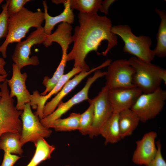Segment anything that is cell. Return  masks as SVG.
<instances>
[{
	"instance_id": "28",
	"label": "cell",
	"mask_w": 166,
	"mask_h": 166,
	"mask_svg": "<svg viewBox=\"0 0 166 166\" xmlns=\"http://www.w3.org/2000/svg\"><path fill=\"white\" fill-rule=\"evenodd\" d=\"M30 0H8L7 14L9 17L20 12Z\"/></svg>"
},
{
	"instance_id": "5",
	"label": "cell",
	"mask_w": 166,
	"mask_h": 166,
	"mask_svg": "<svg viewBox=\"0 0 166 166\" xmlns=\"http://www.w3.org/2000/svg\"><path fill=\"white\" fill-rule=\"evenodd\" d=\"M0 89L2 93L0 100V136L8 132L21 134L22 124L20 117L22 111L17 109L14 100L10 96L7 79L2 82Z\"/></svg>"
},
{
	"instance_id": "3",
	"label": "cell",
	"mask_w": 166,
	"mask_h": 166,
	"mask_svg": "<svg viewBox=\"0 0 166 166\" xmlns=\"http://www.w3.org/2000/svg\"><path fill=\"white\" fill-rule=\"evenodd\" d=\"M128 60L135 70L133 84L142 93H150L155 91L160 87L162 82L166 84L165 69L135 57H131Z\"/></svg>"
},
{
	"instance_id": "12",
	"label": "cell",
	"mask_w": 166,
	"mask_h": 166,
	"mask_svg": "<svg viewBox=\"0 0 166 166\" xmlns=\"http://www.w3.org/2000/svg\"><path fill=\"white\" fill-rule=\"evenodd\" d=\"M12 75L11 78L7 79L8 85L10 88V95L17 99L16 107L17 109L23 111L25 105L30 102L31 94L27 88L26 82L27 74L22 73L20 69L15 64H12Z\"/></svg>"
},
{
	"instance_id": "37",
	"label": "cell",
	"mask_w": 166,
	"mask_h": 166,
	"mask_svg": "<svg viewBox=\"0 0 166 166\" xmlns=\"http://www.w3.org/2000/svg\"><path fill=\"white\" fill-rule=\"evenodd\" d=\"M62 53H67V52H62Z\"/></svg>"
},
{
	"instance_id": "10",
	"label": "cell",
	"mask_w": 166,
	"mask_h": 166,
	"mask_svg": "<svg viewBox=\"0 0 166 166\" xmlns=\"http://www.w3.org/2000/svg\"><path fill=\"white\" fill-rule=\"evenodd\" d=\"M106 74V71L102 72L100 69L95 71L93 76L87 79L85 86L80 91L66 102H63L61 101L52 113L40 119L42 124L45 127L49 128L50 125L54 121L60 118L74 105L89 99L88 92L90 86L97 79L105 76Z\"/></svg>"
},
{
	"instance_id": "29",
	"label": "cell",
	"mask_w": 166,
	"mask_h": 166,
	"mask_svg": "<svg viewBox=\"0 0 166 166\" xmlns=\"http://www.w3.org/2000/svg\"><path fill=\"white\" fill-rule=\"evenodd\" d=\"M157 152L155 158L145 166H166V162L161 153V144L159 140L156 142Z\"/></svg>"
},
{
	"instance_id": "1",
	"label": "cell",
	"mask_w": 166,
	"mask_h": 166,
	"mask_svg": "<svg viewBox=\"0 0 166 166\" xmlns=\"http://www.w3.org/2000/svg\"><path fill=\"white\" fill-rule=\"evenodd\" d=\"M79 25L75 27L72 36L73 45L67 54V61L73 60V67L89 71V68L85 59L90 52L95 51L98 55L99 47L102 41L106 40L107 47L102 54L105 56L118 43L117 35L111 31L112 24L106 16L97 13L90 14L79 12L78 15Z\"/></svg>"
},
{
	"instance_id": "13",
	"label": "cell",
	"mask_w": 166,
	"mask_h": 166,
	"mask_svg": "<svg viewBox=\"0 0 166 166\" xmlns=\"http://www.w3.org/2000/svg\"><path fill=\"white\" fill-rule=\"evenodd\" d=\"M111 62V60L108 59L100 65L92 69L89 71L82 70L73 78L68 81L56 95L50 101L46 102L43 109V118L52 113L56 109L62 99L85 77L98 69L108 66Z\"/></svg>"
},
{
	"instance_id": "33",
	"label": "cell",
	"mask_w": 166,
	"mask_h": 166,
	"mask_svg": "<svg viewBox=\"0 0 166 166\" xmlns=\"http://www.w3.org/2000/svg\"><path fill=\"white\" fill-rule=\"evenodd\" d=\"M8 74L5 75H0V83L3 82L6 80Z\"/></svg>"
},
{
	"instance_id": "31",
	"label": "cell",
	"mask_w": 166,
	"mask_h": 166,
	"mask_svg": "<svg viewBox=\"0 0 166 166\" xmlns=\"http://www.w3.org/2000/svg\"><path fill=\"white\" fill-rule=\"evenodd\" d=\"M115 1V0H114L102 1L99 10L102 13H103L105 14H108V10L109 7Z\"/></svg>"
},
{
	"instance_id": "34",
	"label": "cell",
	"mask_w": 166,
	"mask_h": 166,
	"mask_svg": "<svg viewBox=\"0 0 166 166\" xmlns=\"http://www.w3.org/2000/svg\"><path fill=\"white\" fill-rule=\"evenodd\" d=\"M1 83H0V88L1 86ZM1 97H2V93L0 91V100L1 98Z\"/></svg>"
},
{
	"instance_id": "14",
	"label": "cell",
	"mask_w": 166,
	"mask_h": 166,
	"mask_svg": "<svg viewBox=\"0 0 166 166\" xmlns=\"http://www.w3.org/2000/svg\"><path fill=\"white\" fill-rule=\"evenodd\" d=\"M157 136L156 132L150 131L136 142V147L132 158L134 163L145 166L153 160L157 152L155 142Z\"/></svg>"
},
{
	"instance_id": "8",
	"label": "cell",
	"mask_w": 166,
	"mask_h": 166,
	"mask_svg": "<svg viewBox=\"0 0 166 166\" xmlns=\"http://www.w3.org/2000/svg\"><path fill=\"white\" fill-rule=\"evenodd\" d=\"M22 130L20 141L22 146L29 142L34 144L41 138L50 136L52 131L43 126L38 117L33 113L30 103L25 105L21 116Z\"/></svg>"
},
{
	"instance_id": "25",
	"label": "cell",
	"mask_w": 166,
	"mask_h": 166,
	"mask_svg": "<svg viewBox=\"0 0 166 166\" xmlns=\"http://www.w3.org/2000/svg\"><path fill=\"white\" fill-rule=\"evenodd\" d=\"M71 8L80 12L92 14L97 13L101 6V0H68Z\"/></svg>"
},
{
	"instance_id": "11",
	"label": "cell",
	"mask_w": 166,
	"mask_h": 166,
	"mask_svg": "<svg viewBox=\"0 0 166 166\" xmlns=\"http://www.w3.org/2000/svg\"><path fill=\"white\" fill-rule=\"evenodd\" d=\"M108 90L105 86L96 97L88 100L89 104H92L94 107L93 121L89 134L90 138L100 135L103 126L113 113L108 97Z\"/></svg>"
},
{
	"instance_id": "17",
	"label": "cell",
	"mask_w": 166,
	"mask_h": 166,
	"mask_svg": "<svg viewBox=\"0 0 166 166\" xmlns=\"http://www.w3.org/2000/svg\"><path fill=\"white\" fill-rule=\"evenodd\" d=\"M52 2L56 4L63 3L65 8L63 12L60 14L53 17L48 13V7L46 1H43L45 21V25L43 27L47 35L52 34L54 27L58 23L60 22H65L71 25L73 22L74 19V14L70 7L68 0H52Z\"/></svg>"
},
{
	"instance_id": "26",
	"label": "cell",
	"mask_w": 166,
	"mask_h": 166,
	"mask_svg": "<svg viewBox=\"0 0 166 166\" xmlns=\"http://www.w3.org/2000/svg\"><path fill=\"white\" fill-rule=\"evenodd\" d=\"M88 108L81 114L79 127L78 130L83 135L89 134L94 119V107L89 104Z\"/></svg>"
},
{
	"instance_id": "27",
	"label": "cell",
	"mask_w": 166,
	"mask_h": 166,
	"mask_svg": "<svg viewBox=\"0 0 166 166\" xmlns=\"http://www.w3.org/2000/svg\"><path fill=\"white\" fill-rule=\"evenodd\" d=\"M8 0L2 6V11L0 14V39L6 37L8 32V21L9 17L7 14Z\"/></svg>"
},
{
	"instance_id": "16",
	"label": "cell",
	"mask_w": 166,
	"mask_h": 166,
	"mask_svg": "<svg viewBox=\"0 0 166 166\" xmlns=\"http://www.w3.org/2000/svg\"><path fill=\"white\" fill-rule=\"evenodd\" d=\"M82 70L80 69L73 67L67 73L63 74L53 89L45 95H41L38 90L33 92L31 94L30 103L33 109H36L34 113L39 119L43 118V109L47 101L53 95L59 92L71 78Z\"/></svg>"
},
{
	"instance_id": "2",
	"label": "cell",
	"mask_w": 166,
	"mask_h": 166,
	"mask_svg": "<svg viewBox=\"0 0 166 166\" xmlns=\"http://www.w3.org/2000/svg\"><path fill=\"white\" fill-rule=\"evenodd\" d=\"M44 21V12L40 9L34 12L24 7L18 13L9 17L8 34L0 46V52L3 57H7V49L9 44L21 41L30 29L42 26Z\"/></svg>"
},
{
	"instance_id": "24",
	"label": "cell",
	"mask_w": 166,
	"mask_h": 166,
	"mask_svg": "<svg viewBox=\"0 0 166 166\" xmlns=\"http://www.w3.org/2000/svg\"><path fill=\"white\" fill-rule=\"evenodd\" d=\"M81 114L71 113L68 117L61 118L54 121L50 128H53L56 131H70L78 130Z\"/></svg>"
},
{
	"instance_id": "18",
	"label": "cell",
	"mask_w": 166,
	"mask_h": 166,
	"mask_svg": "<svg viewBox=\"0 0 166 166\" xmlns=\"http://www.w3.org/2000/svg\"><path fill=\"white\" fill-rule=\"evenodd\" d=\"M72 29L71 25L62 22L53 33L47 36L45 40L42 44L45 47H48L53 42H56L60 45L62 50H67L69 45L73 42L71 35Z\"/></svg>"
},
{
	"instance_id": "7",
	"label": "cell",
	"mask_w": 166,
	"mask_h": 166,
	"mask_svg": "<svg viewBox=\"0 0 166 166\" xmlns=\"http://www.w3.org/2000/svg\"><path fill=\"white\" fill-rule=\"evenodd\" d=\"M47 36L42 26L31 33L26 40L17 43L12 56L14 63L21 69L27 65H38L40 62L38 57L30 56L31 49L35 45L42 43Z\"/></svg>"
},
{
	"instance_id": "30",
	"label": "cell",
	"mask_w": 166,
	"mask_h": 166,
	"mask_svg": "<svg viewBox=\"0 0 166 166\" xmlns=\"http://www.w3.org/2000/svg\"><path fill=\"white\" fill-rule=\"evenodd\" d=\"M20 157L17 155L4 152L3 160L0 166H14Z\"/></svg>"
},
{
	"instance_id": "4",
	"label": "cell",
	"mask_w": 166,
	"mask_h": 166,
	"mask_svg": "<svg viewBox=\"0 0 166 166\" xmlns=\"http://www.w3.org/2000/svg\"><path fill=\"white\" fill-rule=\"evenodd\" d=\"M112 32L119 36L124 42L123 51L147 62H151L155 57L153 50L150 49L152 42L147 36H137L127 25L114 26Z\"/></svg>"
},
{
	"instance_id": "21",
	"label": "cell",
	"mask_w": 166,
	"mask_h": 166,
	"mask_svg": "<svg viewBox=\"0 0 166 166\" xmlns=\"http://www.w3.org/2000/svg\"><path fill=\"white\" fill-rule=\"evenodd\" d=\"M21 134L10 132L0 136V149L4 152L21 155L23 153L21 141Z\"/></svg>"
},
{
	"instance_id": "20",
	"label": "cell",
	"mask_w": 166,
	"mask_h": 166,
	"mask_svg": "<svg viewBox=\"0 0 166 166\" xmlns=\"http://www.w3.org/2000/svg\"><path fill=\"white\" fill-rule=\"evenodd\" d=\"M119 113L113 112L101 130L100 135L105 139V144L117 143L121 139L118 123Z\"/></svg>"
},
{
	"instance_id": "23",
	"label": "cell",
	"mask_w": 166,
	"mask_h": 166,
	"mask_svg": "<svg viewBox=\"0 0 166 166\" xmlns=\"http://www.w3.org/2000/svg\"><path fill=\"white\" fill-rule=\"evenodd\" d=\"M34 145L36 147L34 154L26 166H37L42 161L50 159L55 149L53 145L49 144L44 138L39 139Z\"/></svg>"
},
{
	"instance_id": "22",
	"label": "cell",
	"mask_w": 166,
	"mask_h": 166,
	"mask_svg": "<svg viewBox=\"0 0 166 166\" xmlns=\"http://www.w3.org/2000/svg\"><path fill=\"white\" fill-rule=\"evenodd\" d=\"M155 11L161 18L157 35V44L153 50L155 56L165 57L166 56V13L164 10L155 9Z\"/></svg>"
},
{
	"instance_id": "32",
	"label": "cell",
	"mask_w": 166,
	"mask_h": 166,
	"mask_svg": "<svg viewBox=\"0 0 166 166\" xmlns=\"http://www.w3.org/2000/svg\"><path fill=\"white\" fill-rule=\"evenodd\" d=\"M6 62L3 57H0V75H5L8 74L5 69Z\"/></svg>"
},
{
	"instance_id": "35",
	"label": "cell",
	"mask_w": 166,
	"mask_h": 166,
	"mask_svg": "<svg viewBox=\"0 0 166 166\" xmlns=\"http://www.w3.org/2000/svg\"><path fill=\"white\" fill-rule=\"evenodd\" d=\"M3 1V0H0V5L1 3Z\"/></svg>"
},
{
	"instance_id": "6",
	"label": "cell",
	"mask_w": 166,
	"mask_h": 166,
	"mask_svg": "<svg viewBox=\"0 0 166 166\" xmlns=\"http://www.w3.org/2000/svg\"><path fill=\"white\" fill-rule=\"evenodd\" d=\"M166 99V91L160 87L148 93H142L130 109L140 121L145 122L153 119L161 111Z\"/></svg>"
},
{
	"instance_id": "15",
	"label": "cell",
	"mask_w": 166,
	"mask_h": 166,
	"mask_svg": "<svg viewBox=\"0 0 166 166\" xmlns=\"http://www.w3.org/2000/svg\"><path fill=\"white\" fill-rule=\"evenodd\" d=\"M138 88H119L109 89L108 95L113 112L130 109L142 93Z\"/></svg>"
},
{
	"instance_id": "19",
	"label": "cell",
	"mask_w": 166,
	"mask_h": 166,
	"mask_svg": "<svg viewBox=\"0 0 166 166\" xmlns=\"http://www.w3.org/2000/svg\"><path fill=\"white\" fill-rule=\"evenodd\" d=\"M140 121L138 117L130 109L120 112L118 123L121 139L131 135Z\"/></svg>"
},
{
	"instance_id": "9",
	"label": "cell",
	"mask_w": 166,
	"mask_h": 166,
	"mask_svg": "<svg viewBox=\"0 0 166 166\" xmlns=\"http://www.w3.org/2000/svg\"><path fill=\"white\" fill-rule=\"evenodd\" d=\"M134 68L126 59L115 60L108 66L105 86L109 89L136 87L133 83Z\"/></svg>"
},
{
	"instance_id": "36",
	"label": "cell",
	"mask_w": 166,
	"mask_h": 166,
	"mask_svg": "<svg viewBox=\"0 0 166 166\" xmlns=\"http://www.w3.org/2000/svg\"><path fill=\"white\" fill-rule=\"evenodd\" d=\"M64 166H70L69 165H65Z\"/></svg>"
}]
</instances>
